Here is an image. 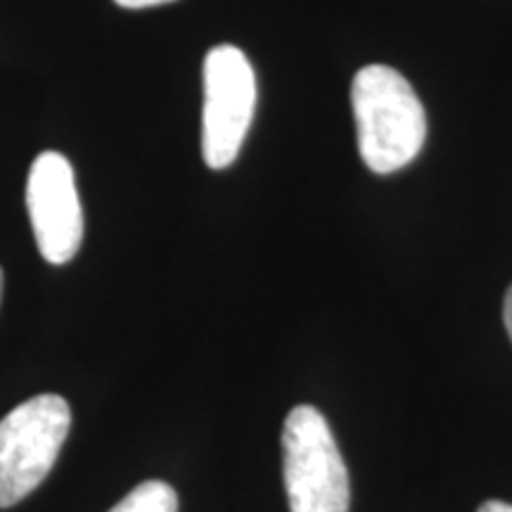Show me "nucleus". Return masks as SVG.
<instances>
[{"instance_id": "obj_1", "label": "nucleus", "mask_w": 512, "mask_h": 512, "mask_svg": "<svg viewBox=\"0 0 512 512\" xmlns=\"http://www.w3.org/2000/svg\"><path fill=\"white\" fill-rule=\"evenodd\" d=\"M351 105L358 124V150L375 174H394L420 155L427 136L422 102L403 74L370 64L354 76Z\"/></svg>"}, {"instance_id": "obj_2", "label": "nucleus", "mask_w": 512, "mask_h": 512, "mask_svg": "<svg viewBox=\"0 0 512 512\" xmlns=\"http://www.w3.org/2000/svg\"><path fill=\"white\" fill-rule=\"evenodd\" d=\"M69 427L72 411L57 394L31 396L0 420V510L17 505L48 477Z\"/></svg>"}, {"instance_id": "obj_3", "label": "nucleus", "mask_w": 512, "mask_h": 512, "mask_svg": "<svg viewBox=\"0 0 512 512\" xmlns=\"http://www.w3.org/2000/svg\"><path fill=\"white\" fill-rule=\"evenodd\" d=\"M283 477L292 512H349V475L323 413L297 406L283 427Z\"/></svg>"}, {"instance_id": "obj_4", "label": "nucleus", "mask_w": 512, "mask_h": 512, "mask_svg": "<svg viewBox=\"0 0 512 512\" xmlns=\"http://www.w3.org/2000/svg\"><path fill=\"white\" fill-rule=\"evenodd\" d=\"M256 107V76L235 46H216L204 57L202 155L209 169H228L240 155Z\"/></svg>"}, {"instance_id": "obj_5", "label": "nucleus", "mask_w": 512, "mask_h": 512, "mask_svg": "<svg viewBox=\"0 0 512 512\" xmlns=\"http://www.w3.org/2000/svg\"><path fill=\"white\" fill-rule=\"evenodd\" d=\"M27 209L43 259L55 266L72 261L83 240V211L74 169L60 152H41L31 164Z\"/></svg>"}, {"instance_id": "obj_6", "label": "nucleus", "mask_w": 512, "mask_h": 512, "mask_svg": "<svg viewBox=\"0 0 512 512\" xmlns=\"http://www.w3.org/2000/svg\"><path fill=\"white\" fill-rule=\"evenodd\" d=\"M110 512H178V496L166 482L150 479L121 498Z\"/></svg>"}, {"instance_id": "obj_7", "label": "nucleus", "mask_w": 512, "mask_h": 512, "mask_svg": "<svg viewBox=\"0 0 512 512\" xmlns=\"http://www.w3.org/2000/svg\"><path fill=\"white\" fill-rule=\"evenodd\" d=\"M114 3L128 10H143V8H155V5L174 3V0H114Z\"/></svg>"}, {"instance_id": "obj_8", "label": "nucleus", "mask_w": 512, "mask_h": 512, "mask_svg": "<svg viewBox=\"0 0 512 512\" xmlns=\"http://www.w3.org/2000/svg\"><path fill=\"white\" fill-rule=\"evenodd\" d=\"M503 318H505V328H508V335L512 339V287L505 294V306H503Z\"/></svg>"}, {"instance_id": "obj_9", "label": "nucleus", "mask_w": 512, "mask_h": 512, "mask_svg": "<svg viewBox=\"0 0 512 512\" xmlns=\"http://www.w3.org/2000/svg\"><path fill=\"white\" fill-rule=\"evenodd\" d=\"M477 512H512V505L503 501H486Z\"/></svg>"}, {"instance_id": "obj_10", "label": "nucleus", "mask_w": 512, "mask_h": 512, "mask_svg": "<svg viewBox=\"0 0 512 512\" xmlns=\"http://www.w3.org/2000/svg\"><path fill=\"white\" fill-rule=\"evenodd\" d=\"M0 299H3V268H0Z\"/></svg>"}]
</instances>
